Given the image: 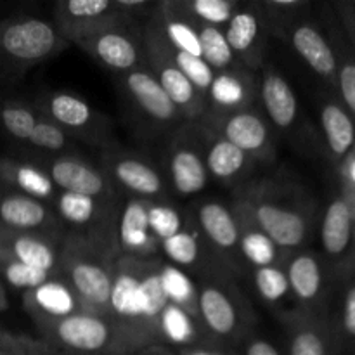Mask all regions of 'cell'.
Masks as SVG:
<instances>
[{
  "instance_id": "obj_1",
  "label": "cell",
  "mask_w": 355,
  "mask_h": 355,
  "mask_svg": "<svg viewBox=\"0 0 355 355\" xmlns=\"http://www.w3.org/2000/svg\"><path fill=\"white\" fill-rule=\"evenodd\" d=\"M120 255L113 243L96 241L73 232L59 246L58 276L78 297L85 312L107 318L114 263Z\"/></svg>"
},
{
  "instance_id": "obj_2",
  "label": "cell",
  "mask_w": 355,
  "mask_h": 355,
  "mask_svg": "<svg viewBox=\"0 0 355 355\" xmlns=\"http://www.w3.org/2000/svg\"><path fill=\"white\" fill-rule=\"evenodd\" d=\"M198 318L217 345H241L255 328V312L225 270L203 274L198 284Z\"/></svg>"
},
{
  "instance_id": "obj_3",
  "label": "cell",
  "mask_w": 355,
  "mask_h": 355,
  "mask_svg": "<svg viewBox=\"0 0 355 355\" xmlns=\"http://www.w3.org/2000/svg\"><path fill=\"white\" fill-rule=\"evenodd\" d=\"M255 224L279 246L291 253L307 239L309 217L298 193L288 184L262 180L241 194Z\"/></svg>"
},
{
  "instance_id": "obj_4",
  "label": "cell",
  "mask_w": 355,
  "mask_h": 355,
  "mask_svg": "<svg viewBox=\"0 0 355 355\" xmlns=\"http://www.w3.org/2000/svg\"><path fill=\"white\" fill-rule=\"evenodd\" d=\"M68 45L52 21L14 16L0 21V85L58 55Z\"/></svg>"
},
{
  "instance_id": "obj_5",
  "label": "cell",
  "mask_w": 355,
  "mask_h": 355,
  "mask_svg": "<svg viewBox=\"0 0 355 355\" xmlns=\"http://www.w3.org/2000/svg\"><path fill=\"white\" fill-rule=\"evenodd\" d=\"M37 329L55 355H125L120 331L106 315L78 312Z\"/></svg>"
},
{
  "instance_id": "obj_6",
  "label": "cell",
  "mask_w": 355,
  "mask_h": 355,
  "mask_svg": "<svg viewBox=\"0 0 355 355\" xmlns=\"http://www.w3.org/2000/svg\"><path fill=\"white\" fill-rule=\"evenodd\" d=\"M142 47H144V66L151 71L156 82L162 85L184 120L201 121L207 113V99L186 75L170 61L163 45V33L153 17L142 26Z\"/></svg>"
},
{
  "instance_id": "obj_7",
  "label": "cell",
  "mask_w": 355,
  "mask_h": 355,
  "mask_svg": "<svg viewBox=\"0 0 355 355\" xmlns=\"http://www.w3.org/2000/svg\"><path fill=\"white\" fill-rule=\"evenodd\" d=\"M52 24L66 44H78L104 30L137 23L128 19L114 0H61L54 7Z\"/></svg>"
},
{
  "instance_id": "obj_8",
  "label": "cell",
  "mask_w": 355,
  "mask_h": 355,
  "mask_svg": "<svg viewBox=\"0 0 355 355\" xmlns=\"http://www.w3.org/2000/svg\"><path fill=\"white\" fill-rule=\"evenodd\" d=\"M54 211L62 225L73 229V234L118 246L116 222L120 210L114 200L59 193L54 200Z\"/></svg>"
},
{
  "instance_id": "obj_9",
  "label": "cell",
  "mask_w": 355,
  "mask_h": 355,
  "mask_svg": "<svg viewBox=\"0 0 355 355\" xmlns=\"http://www.w3.org/2000/svg\"><path fill=\"white\" fill-rule=\"evenodd\" d=\"M75 45L113 73L125 75L144 66L142 28L139 30V24L104 30Z\"/></svg>"
},
{
  "instance_id": "obj_10",
  "label": "cell",
  "mask_w": 355,
  "mask_h": 355,
  "mask_svg": "<svg viewBox=\"0 0 355 355\" xmlns=\"http://www.w3.org/2000/svg\"><path fill=\"white\" fill-rule=\"evenodd\" d=\"M196 224L215 262L222 263L227 272H239L243 269L239 257V229L232 208L220 201H205L198 208Z\"/></svg>"
},
{
  "instance_id": "obj_11",
  "label": "cell",
  "mask_w": 355,
  "mask_h": 355,
  "mask_svg": "<svg viewBox=\"0 0 355 355\" xmlns=\"http://www.w3.org/2000/svg\"><path fill=\"white\" fill-rule=\"evenodd\" d=\"M200 125L224 137L255 162H266L274 156V142L269 125L266 118L260 116L253 107L227 116L203 118Z\"/></svg>"
},
{
  "instance_id": "obj_12",
  "label": "cell",
  "mask_w": 355,
  "mask_h": 355,
  "mask_svg": "<svg viewBox=\"0 0 355 355\" xmlns=\"http://www.w3.org/2000/svg\"><path fill=\"white\" fill-rule=\"evenodd\" d=\"M224 35L239 66L252 73L262 68L269 31L255 2L241 3L224 26Z\"/></svg>"
},
{
  "instance_id": "obj_13",
  "label": "cell",
  "mask_w": 355,
  "mask_h": 355,
  "mask_svg": "<svg viewBox=\"0 0 355 355\" xmlns=\"http://www.w3.org/2000/svg\"><path fill=\"white\" fill-rule=\"evenodd\" d=\"M121 85L135 110L159 128L175 127L184 120L175 104L146 66L121 75Z\"/></svg>"
},
{
  "instance_id": "obj_14",
  "label": "cell",
  "mask_w": 355,
  "mask_h": 355,
  "mask_svg": "<svg viewBox=\"0 0 355 355\" xmlns=\"http://www.w3.org/2000/svg\"><path fill=\"white\" fill-rule=\"evenodd\" d=\"M259 97V80L241 68L217 71L207 92V113L203 118H220L252 107Z\"/></svg>"
},
{
  "instance_id": "obj_15",
  "label": "cell",
  "mask_w": 355,
  "mask_h": 355,
  "mask_svg": "<svg viewBox=\"0 0 355 355\" xmlns=\"http://www.w3.org/2000/svg\"><path fill=\"white\" fill-rule=\"evenodd\" d=\"M61 220L47 203L0 186V227L17 232L52 234ZM54 236V234H52Z\"/></svg>"
},
{
  "instance_id": "obj_16",
  "label": "cell",
  "mask_w": 355,
  "mask_h": 355,
  "mask_svg": "<svg viewBox=\"0 0 355 355\" xmlns=\"http://www.w3.org/2000/svg\"><path fill=\"white\" fill-rule=\"evenodd\" d=\"M106 170L118 186L132 193V198L148 201L165 200V179L148 159L128 153H114L106 158Z\"/></svg>"
},
{
  "instance_id": "obj_17",
  "label": "cell",
  "mask_w": 355,
  "mask_h": 355,
  "mask_svg": "<svg viewBox=\"0 0 355 355\" xmlns=\"http://www.w3.org/2000/svg\"><path fill=\"white\" fill-rule=\"evenodd\" d=\"M59 193L80 194L97 200H114L110 179L99 168L76 156H59L45 170Z\"/></svg>"
},
{
  "instance_id": "obj_18",
  "label": "cell",
  "mask_w": 355,
  "mask_h": 355,
  "mask_svg": "<svg viewBox=\"0 0 355 355\" xmlns=\"http://www.w3.org/2000/svg\"><path fill=\"white\" fill-rule=\"evenodd\" d=\"M198 139H200L208 175L210 179H215L225 186H234V184L241 182L257 163L241 149H238L220 135L205 128L203 125H200Z\"/></svg>"
},
{
  "instance_id": "obj_19",
  "label": "cell",
  "mask_w": 355,
  "mask_h": 355,
  "mask_svg": "<svg viewBox=\"0 0 355 355\" xmlns=\"http://www.w3.org/2000/svg\"><path fill=\"white\" fill-rule=\"evenodd\" d=\"M116 243L121 255L153 259L159 252V241L149 225V201L130 198L118 214Z\"/></svg>"
},
{
  "instance_id": "obj_20",
  "label": "cell",
  "mask_w": 355,
  "mask_h": 355,
  "mask_svg": "<svg viewBox=\"0 0 355 355\" xmlns=\"http://www.w3.org/2000/svg\"><path fill=\"white\" fill-rule=\"evenodd\" d=\"M168 175L175 193L180 196H194L210 182L200 142L193 137L179 135L170 146Z\"/></svg>"
},
{
  "instance_id": "obj_21",
  "label": "cell",
  "mask_w": 355,
  "mask_h": 355,
  "mask_svg": "<svg viewBox=\"0 0 355 355\" xmlns=\"http://www.w3.org/2000/svg\"><path fill=\"white\" fill-rule=\"evenodd\" d=\"M23 307L33 319L35 326L85 312L78 297L59 276H52L35 290L26 291L23 297Z\"/></svg>"
},
{
  "instance_id": "obj_22",
  "label": "cell",
  "mask_w": 355,
  "mask_h": 355,
  "mask_svg": "<svg viewBox=\"0 0 355 355\" xmlns=\"http://www.w3.org/2000/svg\"><path fill=\"white\" fill-rule=\"evenodd\" d=\"M232 211H234L239 229V257H241L243 266H250L252 269L269 266H286L290 253L283 252L255 224L252 214H250L241 198L234 201Z\"/></svg>"
},
{
  "instance_id": "obj_23",
  "label": "cell",
  "mask_w": 355,
  "mask_h": 355,
  "mask_svg": "<svg viewBox=\"0 0 355 355\" xmlns=\"http://www.w3.org/2000/svg\"><path fill=\"white\" fill-rule=\"evenodd\" d=\"M259 80V97L270 123L279 130L293 127L298 116V101L288 80L277 71L276 66L263 62Z\"/></svg>"
},
{
  "instance_id": "obj_24",
  "label": "cell",
  "mask_w": 355,
  "mask_h": 355,
  "mask_svg": "<svg viewBox=\"0 0 355 355\" xmlns=\"http://www.w3.org/2000/svg\"><path fill=\"white\" fill-rule=\"evenodd\" d=\"M0 248L21 263L58 276L59 246L52 241V236L0 227Z\"/></svg>"
},
{
  "instance_id": "obj_25",
  "label": "cell",
  "mask_w": 355,
  "mask_h": 355,
  "mask_svg": "<svg viewBox=\"0 0 355 355\" xmlns=\"http://www.w3.org/2000/svg\"><path fill=\"white\" fill-rule=\"evenodd\" d=\"M0 186L44 203L54 201L59 194L44 168L14 158H0Z\"/></svg>"
},
{
  "instance_id": "obj_26",
  "label": "cell",
  "mask_w": 355,
  "mask_h": 355,
  "mask_svg": "<svg viewBox=\"0 0 355 355\" xmlns=\"http://www.w3.org/2000/svg\"><path fill=\"white\" fill-rule=\"evenodd\" d=\"M291 47L297 54L314 69L318 75L324 78H333L336 73V58L331 45L326 42L321 31L309 23L297 21L288 30Z\"/></svg>"
},
{
  "instance_id": "obj_27",
  "label": "cell",
  "mask_w": 355,
  "mask_h": 355,
  "mask_svg": "<svg viewBox=\"0 0 355 355\" xmlns=\"http://www.w3.org/2000/svg\"><path fill=\"white\" fill-rule=\"evenodd\" d=\"M47 120L54 121L68 134H83L96 125V113L87 101L68 92H52L42 103Z\"/></svg>"
},
{
  "instance_id": "obj_28",
  "label": "cell",
  "mask_w": 355,
  "mask_h": 355,
  "mask_svg": "<svg viewBox=\"0 0 355 355\" xmlns=\"http://www.w3.org/2000/svg\"><path fill=\"white\" fill-rule=\"evenodd\" d=\"M214 343L205 333L200 319L184 309L168 304L159 319V347L184 349V347Z\"/></svg>"
},
{
  "instance_id": "obj_29",
  "label": "cell",
  "mask_w": 355,
  "mask_h": 355,
  "mask_svg": "<svg viewBox=\"0 0 355 355\" xmlns=\"http://www.w3.org/2000/svg\"><path fill=\"white\" fill-rule=\"evenodd\" d=\"M288 355H335V345L324 326L312 321L305 312L286 315Z\"/></svg>"
},
{
  "instance_id": "obj_30",
  "label": "cell",
  "mask_w": 355,
  "mask_h": 355,
  "mask_svg": "<svg viewBox=\"0 0 355 355\" xmlns=\"http://www.w3.org/2000/svg\"><path fill=\"white\" fill-rule=\"evenodd\" d=\"M151 17L156 21L163 37L173 49L201 58V44L196 28L177 9L173 0H163L156 3Z\"/></svg>"
},
{
  "instance_id": "obj_31",
  "label": "cell",
  "mask_w": 355,
  "mask_h": 355,
  "mask_svg": "<svg viewBox=\"0 0 355 355\" xmlns=\"http://www.w3.org/2000/svg\"><path fill=\"white\" fill-rule=\"evenodd\" d=\"M203 245L205 241L198 227H191L189 224H186L182 231L162 241L159 252L166 257V260L172 266L179 267V269L186 270V272L203 270L205 274L207 253H205Z\"/></svg>"
},
{
  "instance_id": "obj_32",
  "label": "cell",
  "mask_w": 355,
  "mask_h": 355,
  "mask_svg": "<svg viewBox=\"0 0 355 355\" xmlns=\"http://www.w3.org/2000/svg\"><path fill=\"white\" fill-rule=\"evenodd\" d=\"M284 269H286L291 295L305 307L314 304L322 288V272L318 259L312 253L290 255Z\"/></svg>"
},
{
  "instance_id": "obj_33",
  "label": "cell",
  "mask_w": 355,
  "mask_h": 355,
  "mask_svg": "<svg viewBox=\"0 0 355 355\" xmlns=\"http://www.w3.org/2000/svg\"><path fill=\"white\" fill-rule=\"evenodd\" d=\"M352 238V211L345 200H335L326 208L321 239L328 255H342Z\"/></svg>"
},
{
  "instance_id": "obj_34",
  "label": "cell",
  "mask_w": 355,
  "mask_h": 355,
  "mask_svg": "<svg viewBox=\"0 0 355 355\" xmlns=\"http://www.w3.org/2000/svg\"><path fill=\"white\" fill-rule=\"evenodd\" d=\"M159 276L170 304L198 318V284L191 279L189 272L172 263L159 262Z\"/></svg>"
},
{
  "instance_id": "obj_35",
  "label": "cell",
  "mask_w": 355,
  "mask_h": 355,
  "mask_svg": "<svg viewBox=\"0 0 355 355\" xmlns=\"http://www.w3.org/2000/svg\"><path fill=\"white\" fill-rule=\"evenodd\" d=\"M177 9L191 21L224 28L241 7L239 0H173Z\"/></svg>"
},
{
  "instance_id": "obj_36",
  "label": "cell",
  "mask_w": 355,
  "mask_h": 355,
  "mask_svg": "<svg viewBox=\"0 0 355 355\" xmlns=\"http://www.w3.org/2000/svg\"><path fill=\"white\" fill-rule=\"evenodd\" d=\"M193 24L198 31V37H200L201 58L205 59V62H207L215 73L238 68V61H236L234 54H232L231 47H229L227 40H225L224 28L210 26V24L203 23Z\"/></svg>"
},
{
  "instance_id": "obj_37",
  "label": "cell",
  "mask_w": 355,
  "mask_h": 355,
  "mask_svg": "<svg viewBox=\"0 0 355 355\" xmlns=\"http://www.w3.org/2000/svg\"><path fill=\"white\" fill-rule=\"evenodd\" d=\"M326 141L335 156H343L354 144L355 128L349 114L336 104H326L321 113Z\"/></svg>"
},
{
  "instance_id": "obj_38",
  "label": "cell",
  "mask_w": 355,
  "mask_h": 355,
  "mask_svg": "<svg viewBox=\"0 0 355 355\" xmlns=\"http://www.w3.org/2000/svg\"><path fill=\"white\" fill-rule=\"evenodd\" d=\"M52 276H55V274L45 272V270L21 263L19 260H16L0 248V281L3 284H9V286L16 288V290H23L26 293V291L35 290L37 286L44 284Z\"/></svg>"
},
{
  "instance_id": "obj_39",
  "label": "cell",
  "mask_w": 355,
  "mask_h": 355,
  "mask_svg": "<svg viewBox=\"0 0 355 355\" xmlns=\"http://www.w3.org/2000/svg\"><path fill=\"white\" fill-rule=\"evenodd\" d=\"M259 7L267 31L276 37H286L288 30L297 23V14L305 6L300 0H262L255 2Z\"/></svg>"
},
{
  "instance_id": "obj_40",
  "label": "cell",
  "mask_w": 355,
  "mask_h": 355,
  "mask_svg": "<svg viewBox=\"0 0 355 355\" xmlns=\"http://www.w3.org/2000/svg\"><path fill=\"white\" fill-rule=\"evenodd\" d=\"M163 45H165V52L170 58V61L189 78V82L196 87L198 92L203 94L205 99H207V92L208 89H210L215 76L214 69L205 62L203 58H196V55H191L187 54V52L179 51V49H173L172 45L166 42L165 37H163Z\"/></svg>"
},
{
  "instance_id": "obj_41",
  "label": "cell",
  "mask_w": 355,
  "mask_h": 355,
  "mask_svg": "<svg viewBox=\"0 0 355 355\" xmlns=\"http://www.w3.org/2000/svg\"><path fill=\"white\" fill-rule=\"evenodd\" d=\"M40 114L35 113L30 106L16 101H6L0 104V125L3 130L16 141L28 142L31 132L35 130Z\"/></svg>"
},
{
  "instance_id": "obj_42",
  "label": "cell",
  "mask_w": 355,
  "mask_h": 355,
  "mask_svg": "<svg viewBox=\"0 0 355 355\" xmlns=\"http://www.w3.org/2000/svg\"><path fill=\"white\" fill-rule=\"evenodd\" d=\"M253 283L260 298L269 305H281L291 295L284 266L253 269Z\"/></svg>"
},
{
  "instance_id": "obj_43",
  "label": "cell",
  "mask_w": 355,
  "mask_h": 355,
  "mask_svg": "<svg viewBox=\"0 0 355 355\" xmlns=\"http://www.w3.org/2000/svg\"><path fill=\"white\" fill-rule=\"evenodd\" d=\"M149 225H151L153 234L162 245V241L182 231L186 227V220L173 205L165 200H159L149 201Z\"/></svg>"
},
{
  "instance_id": "obj_44",
  "label": "cell",
  "mask_w": 355,
  "mask_h": 355,
  "mask_svg": "<svg viewBox=\"0 0 355 355\" xmlns=\"http://www.w3.org/2000/svg\"><path fill=\"white\" fill-rule=\"evenodd\" d=\"M28 142L35 148L47 149V151H62L69 144V134L54 121L40 114L37 127L31 132Z\"/></svg>"
},
{
  "instance_id": "obj_45",
  "label": "cell",
  "mask_w": 355,
  "mask_h": 355,
  "mask_svg": "<svg viewBox=\"0 0 355 355\" xmlns=\"http://www.w3.org/2000/svg\"><path fill=\"white\" fill-rule=\"evenodd\" d=\"M0 352L9 355H55L40 338L17 335L0 326Z\"/></svg>"
},
{
  "instance_id": "obj_46",
  "label": "cell",
  "mask_w": 355,
  "mask_h": 355,
  "mask_svg": "<svg viewBox=\"0 0 355 355\" xmlns=\"http://www.w3.org/2000/svg\"><path fill=\"white\" fill-rule=\"evenodd\" d=\"M139 355H239L238 350L231 347L217 345V343H203V345L184 347V349H165V347H156L149 349Z\"/></svg>"
},
{
  "instance_id": "obj_47",
  "label": "cell",
  "mask_w": 355,
  "mask_h": 355,
  "mask_svg": "<svg viewBox=\"0 0 355 355\" xmlns=\"http://www.w3.org/2000/svg\"><path fill=\"white\" fill-rule=\"evenodd\" d=\"M241 345V350H238L239 355H283L274 343L262 338V336L250 335Z\"/></svg>"
},
{
  "instance_id": "obj_48",
  "label": "cell",
  "mask_w": 355,
  "mask_h": 355,
  "mask_svg": "<svg viewBox=\"0 0 355 355\" xmlns=\"http://www.w3.org/2000/svg\"><path fill=\"white\" fill-rule=\"evenodd\" d=\"M340 90L347 106L355 113V64H345L340 69Z\"/></svg>"
},
{
  "instance_id": "obj_49",
  "label": "cell",
  "mask_w": 355,
  "mask_h": 355,
  "mask_svg": "<svg viewBox=\"0 0 355 355\" xmlns=\"http://www.w3.org/2000/svg\"><path fill=\"white\" fill-rule=\"evenodd\" d=\"M343 329L347 336L355 338V286L347 291L343 302Z\"/></svg>"
},
{
  "instance_id": "obj_50",
  "label": "cell",
  "mask_w": 355,
  "mask_h": 355,
  "mask_svg": "<svg viewBox=\"0 0 355 355\" xmlns=\"http://www.w3.org/2000/svg\"><path fill=\"white\" fill-rule=\"evenodd\" d=\"M7 309H9V298H7L6 284L0 281V312L7 311Z\"/></svg>"
},
{
  "instance_id": "obj_51",
  "label": "cell",
  "mask_w": 355,
  "mask_h": 355,
  "mask_svg": "<svg viewBox=\"0 0 355 355\" xmlns=\"http://www.w3.org/2000/svg\"><path fill=\"white\" fill-rule=\"evenodd\" d=\"M354 179H355V166H354Z\"/></svg>"
},
{
  "instance_id": "obj_52",
  "label": "cell",
  "mask_w": 355,
  "mask_h": 355,
  "mask_svg": "<svg viewBox=\"0 0 355 355\" xmlns=\"http://www.w3.org/2000/svg\"><path fill=\"white\" fill-rule=\"evenodd\" d=\"M0 355H9V354H3V352H0Z\"/></svg>"
}]
</instances>
